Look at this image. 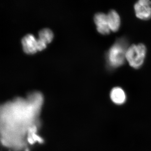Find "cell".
I'll return each instance as SVG.
<instances>
[{
	"label": "cell",
	"mask_w": 151,
	"mask_h": 151,
	"mask_svg": "<svg viewBox=\"0 0 151 151\" xmlns=\"http://www.w3.org/2000/svg\"><path fill=\"white\" fill-rule=\"evenodd\" d=\"M128 42L124 38L119 39L108 50L106 55L107 63L110 68L114 69L122 66L126 60Z\"/></svg>",
	"instance_id": "obj_1"
},
{
	"label": "cell",
	"mask_w": 151,
	"mask_h": 151,
	"mask_svg": "<svg viewBox=\"0 0 151 151\" xmlns=\"http://www.w3.org/2000/svg\"><path fill=\"white\" fill-rule=\"evenodd\" d=\"M146 52L147 49L143 44L132 45L127 49L126 60L131 67L135 69H138L144 63Z\"/></svg>",
	"instance_id": "obj_2"
},
{
	"label": "cell",
	"mask_w": 151,
	"mask_h": 151,
	"mask_svg": "<svg viewBox=\"0 0 151 151\" xmlns=\"http://www.w3.org/2000/svg\"><path fill=\"white\" fill-rule=\"evenodd\" d=\"M151 1L149 0H140L135 4V14L138 18L147 20L151 18Z\"/></svg>",
	"instance_id": "obj_3"
},
{
	"label": "cell",
	"mask_w": 151,
	"mask_h": 151,
	"mask_svg": "<svg viewBox=\"0 0 151 151\" xmlns=\"http://www.w3.org/2000/svg\"><path fill=\"white\" fill-rule=\"evenodd\" d=\"M94 21L98 32L104 35L110 33L111 30L108 25L107 15L103 13H98L94 16Z\"/></svg>",
	"instance_id": "obj_4"
},
{
	"label": "cell",
	"mask_w": 151,
	"mask_h": 151,
	"mask_svg": "<svg viewBox=\"0 0 151 151\" xmlns=\"http://www.w3.org/2000/svg\"><path fill=\"white\" fill-rule=\"evenodd\" d=\"M23 48L28 54H34L38 51L37 39L33 35L27 34L23 38L22 41Z\"/></svg>",
	"instance_id": "obj_5"
},
{
	"label": "cell",
	"mask_w": 151,
	"mask_h": 151,
	"mask_svg": "<svg viewBox=\"0 0 151 151\" xmlns=\"http://www.w3.org/2000/svg\"><path fill=\"white\" fill-rule=\"evenodd\" d=\"M107 17L110 30L113 32L118 31L121 25V19L119 14L112 10L107 14Z\"/></svg>",
	"instance_id": "obj_6"
},
{
	"label": "cell",
	"mask_w": 151,
	"mask_h": 151,
	"mask_svg": "<svg viewBox=\"0 0 151 151\" xmlns=\"http://www.w3.org/2000/svg\"><path fill=\"white\" fill-rule=\"evenodd\" d=\"M111 100L113 103L118 105H121L126 101V93L121 87H116L111 90L110 94Z\"/></svg>",
	"instance_id": "obj_7"
},
{
	"label": "cell",
	"mask_w": 151,
	"mask_h": 151,
	"mask_svg": "<svg viewBox=\"0 0 151 151\" xmlns=\"http://www.w3.org/2000/svg\"><path fill=\"white\" fill-rule=\"evenodd\" d=\"M53 38V32L49 29H43L39 32V39L43 41L45 43H50Z\"/></svg>",
	"instance_id": "obj_8"
},
{
	"label": "cell",
	"mask_w": 151,
	"mask_h": 151,
	"mask_svg": "<svg viewBox=\"0 0 151 151\" xmlns=\"http://www.w3.org/2000/svg\"><path fill=\"white\" fill-rule=\"evenodd\" d=\"M47 44L40 39H37L38 50H42L46 47Z\"/></svg>",
	"instance_id": "obj_9"
}]
</instances>
